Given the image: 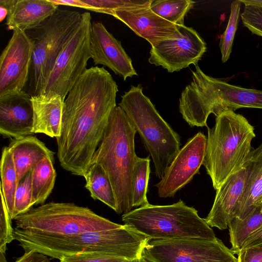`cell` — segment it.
I'll return each mask as SVG.
<instances>
[{
	"instance_id": "6da1fadb",
	"label": "cell",
	"mask_w": 262,
	"mask_h": 262,
	"mask_svg": "<svg viewBox=\"0 0 262 262\" xmlns=\"http://www.w3.org/2000/svg\"><path fill=\"white\" fill-rule=\"evenodd\" d=\"M118 85L103 67L86 69L67 96L60 136L56 138L61 167L84 177L116 106Z\"/></svg>"
},
{
	"instance_id": "7a4b0ae2",
	"label": "cell",
	"mask_w": 262,
	"mask_h": 262,
	"mask_svg": "<svg viewBox=\"0 0 262 262\" xmlns=\"http://www.w3.org/2000/svg\"><path fill=\"white\" fill-rule=\"evenodd\" d=\"M14 220V239L19 246L123 226L99 215L88 207L73 203L49 202L32 208Z\"/></svg>"
},
{
	"instance_id": "3957f363",
	"label": "cell",
	"mask_w": 262,
	"mask_h": 262,
	"mask_svg": "<svg viewBox=\"0 0 262 262\" xmlns=\"http://www.w3.org/2000/svg\"><path fill=\"white\" fill-rule=\"evenodd\" d=\"M192 80L182 92L179 111L190 127H208L211 114L244 107L262 109V90L244 88L205 74L198 64Z\"/></svg>"
},
{
	"instance_id": "277c9868",
	"label": "cell",
	"mask_w": 262,
	"mask_h": 262,
	"mask_svg": "<svg viewBox=\"0 0 262 262\" xmlns=\"http://www.w3.org/2000/svg\"><path fill=\"white\" fill-rule=\"evenodd\" d=\"M135 128L119 105L112 112L102 139L91 164L99 165L108 176L117 203L118 214L133 208L132 180L137 156L135 152Z\"/></svg>"
},
{
	"instance_id": "5b68a950",
	"label": "cell",
	"mask_w": 262,
	"mask_h": 262,
	"mask_svg": "<svg viewBox=\"0 0 262 262\" xmlns=\"http://www.w3.org/2000/svg\"><path fill=\"white\" fill-rule=\"evenodd\" d=\"M208 128L203 165L217 190L232 174L244 167L252 151L255 137L254 127L243 115L225 111Z\"/></svg>"
},
{
	"instance_id": "8992f818",
	"label": "cell",
	"mask_w": 262,
	"mask_h": 262,
	"mask_svg": "<svg viewBox=\"0 0 262 262\" xmlns=\"http://www.w3.org/2000/svg\"><path fill=\"white\" fill-rule=\"evenodd\" d=\"M121 97L119 106L126 114L149 153L156 177L162 179L180 149V136L143 94L141 84L132 85Z\"/></svg>"
},
{
	"instance_id": "52a82bcc",
	"label": "cell",
	"mask_w": 262,
	"mask_h": 262,
	"mask_svg": "<svg viewBox=\"0 0 262 262\" xmlns=\"http://www.w3.org/2000/svg\"><path fill=\"white\" fill-rule=\"evenodd\" d=\"M122 220L149 240L217 238L198 211L181 200L171 205L138 207L122 214Z\"/></svg>"
},
{
	"instance_id": "ba28073f",
	"label": "cell",
	"mask_w": 262,
	"mask_h": 262,
	"mask_svg": "<svg viewBox=\"0 0 262 262\" xmlns=\"http://www.w3.org/2000/svg\"><path fill=\"white\" fill-rule=\"evenodd\" d=\"M149 239L129 226L85 232L75 236L24 244L25 250L34 251L59 259L81 253H99L128 260L141 258Z\"/></svg>"
},
{
	"instance_id": "9c48e42d",
	"label": "cell",
	"mask_w": 262,
	"mask_h": 262,
	"mask_svg": "<svg viewBox=\"0 0 262 262\" xmlns=\"http://www.w3.org/2000/svg\"><path fill=\"white\" fill-rule=\"evenodd\" d=\"M81 14L58 8L36 27L26 31L33 52L29 76L24 91L31 96L41 94L56 60L76 30Z\"/></svg>"
},
{
	"instance_id": "30bf717a",
	"label": "cell",
	"mask_w": 262,
	"mask_h": 262,
	"mask_svg": "<svg viewBox=\"0 0 262 262\" xmlns=\"http://www.w3.org/2000/svg\"><path fill=\"white\" fill-rule=\"evenodd\" d=\"M91 14L81 13L79 24L58 56L41 94L59 95L64 101L91 58Z\"/></svg>"
},
{
	"instance_id": "8fae6325",
	"label": "cell",
	"mask_w": 262,
	"mask_h": 262,
	"mask_svg": "<svg viewBox=\"0 0 262 262\" xmlns=\"http://www.w3.org/2000/svg\"><path fill=\"white\" fill-rule=\"evenodd\" d=\"M142 256L151 262H237L218 238L149 240Z\"/></svg>"
},
{
	"instance_id": "7c38bea8",
	"label": "cell",
	"mask_w": 262,
	"mask_h": 262,
	"mask_svg": "<svg viewBox=\"0 0 262 262\" xmlns=\"http://www.w3.org/2000/svg\"><path fill=\"white\" fill-rule=\"evenodd\" d=\"M207 137L199 132L189 138L166 169L164 176L155 186L160 198L174 197L199 173L203 165Z\"/></svg>"
},
{
	"instance_id": "4fadbf2b",
	"label": "cell",
	"mask_w": 262,
	"mask_h": 262,
	"mask_svg": "<svg viewBox=\"0 0 262 262\" xmlns=\"http://www.w3.org/2000/svg\"><path fill=\"white\" fill-rule=\"evenodd\" d=\"M179 30L181 33L179 38L162 41L151 47L150 63L161 66L169 73L198 64L206 51V42L192 27L184 25L179 26Z\"/></svg>"
},
{
	"instance_id": "5bb4252c",
	"label": "cell",
	"mask_w": 262,
	"mask_h": 262,
	"mask_svg": "<svg viewBox=\"0 0 262 262\" xmlns=\"http://www.w3.org/2000/svg\"><path fill=\"white\" fill-rule=\"evenodd\" d=\"M32 52V44L26 32L13 31L0 56V98L24 90Z\"/></svg>"
},
{
	"instance_id": "9a60e30c",
	"label": "cell",
	"mask_w": 262,
	"mask_h": 262,
	"mask_svg": "<svg viewBox=\"0 0 262 262\" xmlns=\"http://www.w3.org/2000/svg\"><path fill=\"white\" fill-rule=\"evenodd\" d=\"M91 58L95 65L107 67L126 80L138 74L130 57L117 39L100 22H93L90 32Z\"/></svg>"
},
{
	"instance_id": "2e32d148",
	"label": "cell",
	"mask_w": 262,
	"mask_h": 262,
	"mask_svg": "<svg viewBox=\"0 0 262 262\" xmlns=\"http://www.w3.org/2000/svg\"><path fill=\"white\" fill-rule=\"evenodd\" d=\"M114 17L122 21L136 34L155 46L167 39L181 36L179 25L170 23L154 13L149 7L113 12Z\"/></svg>"
},
{
	"instance_id": "e0dca14e",
	"label": "cell",
	"mask_w": 262,
	"mask_h": 262,
	"mask_svg": "<svg viewBox=\"0 0 262 262\" xmlns=\"http://www.w3.org/2000/svg\"><path fill=\"white\" fill-rule=\"evenodd\" d=\"M32 96L24 90L0 98V133L4 138L32 135Z\"/></svg>"
},
{
	"instance_id": "ac0fdd59",
	"label": "cell",
	"mask_w": 262,
	"mask_h": 262,
	"mask_svg": "<svg viewBox=\"0 0 262 262\" xmlns=\"http://www.w3.org/2000/svg\"><path fill=\"white\" fill-rule=\"evenodd\" d=\"M247 170L243 168L230 176L216 190L212 208L204 219L210 227L220 230L228 228L230 220L234 217L237 207L243 194Z\"/></svg>"
},
{
	"instance_id": "d6986e66",
	"label": "cell",
	"mask_w": 262,
	"mask_h": 262,
	"mask_svg": "<svg viewBox=\"0 0 262 262\" xmlns=\"http://www.w3.org/2000/svg\"><path fill=\"white\" fill-rule=\"evenodd\" d=\"M0 6L8 10L7 29L23 32L38 26L59 8L50 0H0Z\"/></svg>"
},
{
	"instance_id": "ffe728a7",
	"label": "cell",
	"mask_w": 262,
	"mask_h": 262,
	"mask_svg": "<svg viewBox=\"0 0 262 262\" xmlns=\"http://www.w3.org/2000/svg\"><path fill=\"white\" fill-rule=\"evenodd\" d=\"M32 133H41L51 138L60 136L64 101L59 95L33 96Z\"/></svg>"
},
{
	"instance_id": "44dd1931",
	"label": "cell",
	"mask_w": 262,
	"mask_h": 262,
	"mask_svg": "<svg viewBox=\"0 0 262 262\" xmlns=\"http://www.w3.org/2000/svg\"><path fill=\"white\" fill-rule=\"evenodd\" d=\"M244 166L247 170L245 188L234 216L241 220L253 212L262 193V144L252 150Z\"/></svg>"
},
{
	"instance_id": "7402d4cb",
	"label": "cell",
	"mask_w": 262,
	"mask_h": 262,
	"mask_svg": "<svg viewBox=\"0 0 262 262\" xmlns=\"http://www.w3.org/2000/svg\"><path fill=\"white\" fill-rule=\"evenodd\" d=\"M8 147L13 157L18 182L45 158L49 157L54 162V152L33 135L13 139Z\"/></svg>"
},
{
	"instance_id": "603a6c76",
	"label": "cell",
	"mask_w": 262,
	"mask_h": 262,
	"mask_svg": "<svg viewBox=\"0 0 262 262\" xmlns=\"http://www.w3.org/2000/svg\"><path fill=\"white\" fill-rule=\"evenodd\" d=\"M85 187L91 197L117 210V203L111 182L103 169L98 164H91L85 176Z\"/></svg>"
},
{
	"instance_id": "cb8c5ba5",
	"label": "cell",
	"mask_w": 262,
	"mask_h": 262,
	"mask_svg": "<svg viewBox=\"0 0 262 262\" xmlns=\"http://www.w3.org/2000/svg\"><path fill=\"white\" fill-rule=\"evenodd\" d=\"M54 162L49 157H46L31 169L32 197L34 205L44 204L54 188L57 176Z\"/></svg>"
},
{
	"instance_id": "d4e9b609",
	"label": "cell",
	"mask_w": 262,
	"mask_h": 262,
	"mask_svg": "<svg viewBox=\"0 0 262 262\" xmlns=\"http://www.w3.org/2000/svg\"><path fill=\"white\" fill-rule=\"evenodd\" d=\"M262 226V210L257 206L253 212L244 219L232 218L229 223L228 229L231 250L234 254L239 252L245 241Z\"/></svg>"
},
{
	"instance_id": "484cf974",
	"label": "cell",
	"mask_w": 262,
	"mask_h": 262,
	"mask_svg": "<svg viewBox=\"0 0 262 262\" xmlns=\"http://www.w3.org/2000/svg\"><path fill=\"white\" fill-rule=\"evenodd\" d=\"M1 177L0 192L4 198L9 214L12 220L15 194L18 182L13 157L8 146L4 147L2 150Z\"/></svg>"
},
{
	"instance_id": "4316f807",
	"label": "cell",
	"mask_w": 262,
	"mask_h": 262,
	"mask_svg": "<svg viewBox=\"0 0 262 262\" xmlns=\"http://www.w3.org/2000/svg\"><path fill=\"white\" fill-rule=\"evenodd\" d=\"M149 157L137 156L132 180V193L133 207L149 204L147 191L150 172Z\"/></svg>"
},
{
	"instance_id": "83f0119b",
	"label": "cell",
	"mask_w": 262,
	"mask_h": 262,
	"mask_svg": "<svg viewBox=\"0 0 262 262\" xmlns=\"http://www.w3.org/2000/svg\"><path fill=\"white\" fill-rule=\"evenodd\" d=\"M195 2L191 0H155L150 8L156 14L175 25H184V18Z\"/></svg>"
},
{
	"instance_id": "f1b7e54d",
	"label": "cell",
	"mask_w": 262,
	"mask_h": 262,
	"mask_svg": "<svg viewBox=\"0 0 262 262\" xmlns=\"http://www.w3.org/2000/svg\"><path fill=\"white\" fill-rule=\"evenodd\" d=\"M89 10L112 15L119 10L149 7L153 0H83Z\"/></svg>"
},
{
	"instance_id": "f546056e",
	"label": "cell",
	"mask_w": 262,
	"mask_h": 262,
	"mask_svg": "<svg viewBox=\"0 0 262 262\" xmlns=\"http://www.w3.org/2000/svg\"><path fill=\"white\" fill-rule=\"evenodd\" d=\"M241 4L240 0H236L231 3L227 26L220 39L221 59L224 63L229 59L232 52L235 34L239 21Z\"/></svg>"
},
{
	"instance_id": "4dcf8cb0",
	"label": "cell",
	"mask_w": 262,
	"mask_h": 262,
	"mask_svg": "<svg viewBox=\"0 0 262 262\" xmlns=\"http://www.w3.org/2000/svg\"><path fill=\"white\" fill-rule=\"evenodd\" d=\"M32 197L31 170L19 182L15 192L12 220L30 210L34 206Z\"/></svg>"
},
{
	"instance_id": "1f68e13d",
	"label": "cell",
	"mask_w": 262,
	"mask_h": 262,
	"mask_svg": "<svg viewBox=\"0 0 262 262\" xmlns=\"http://www.w3.org/2000/svg\"><path fill=\"white\" fill-rule=\"evenodd\" d=\"M1 193V192H0ZM0 210V253H6L7 245L14 239L11 219L9 214L4 198L1 193Z\"/></svg>"
},
{
	"instance_id": "d6a6232c",
	"label": "cell",
	"mask_w": 262,
	"mask_h": 262,
	"mask_svg": "<svg viewBox=\"0 0 262 262\" xmlns=\"http://www.w3.org/2000/svg\"><path fill=\"white\" fill-rule=\"evenodd\" d=\"M241 17L245 27L253 34L262 37V7L245 5Z\"/></svg>"
},
{
	"instance_id": "836d02e7",
	"label": "cell",
	"mask_w": 262,
	"mask_h": 262,
	"mask_svg": "<svg viewBox=\"0 0 262 262\" xmlns=\"http://www.w3.org/2000/svg\"><path fill=\"white\" fill-rule=\"evenodd\" d=\"M60 262H126L128 260L123 257L99 253H81L62 256Z\"/></svg>"
},
{
	"instance_id": "e575fe53",
	"label": "cell",
	"mask_w": 262,
	"mask_h": 262,
	"mask_svg": "<svg viewBox=\"0 0 262 262\" xmlns=\"http://www.w3.org/2000/svg\"><path fill=\"white\" fill-rule=\"evenodd\" d=\"M237 262H262V243L242 249Z\"/></svg>"
},
{
	"instance_id": "d590c367",
	"label": "cell",
	"mask_w": 262,
	"mask_h": 262,
	"mask_svg": "<svg viewBox=\"0 0 262 262\" xmlns=\"http://www.w3.org/2000/svg\"><path fill=\"white\" fill-rule=\"evenodd\" d=\"M14 262H52L45 255L34 251H25L24 254L18 258Z\"/></svg>"
},
{
	"instance_id": "8d00e7d4",
	"label": "cell",
	"mask_w": 262,
	"mask_h": 262,
	"mask_svg": "<svg viewBox=\"0 0 262 262\" xmlns=\"http://www.w3.org/2000/svg\"><path fill=\"white\" fill-rule=\"evenodd\" d=\"M262 243V226L253 233L244 242L242 249Z\"/></svg>"
},
{
	"instance_id": "74e56055",
	"label": "cell",
	"mask_w": 262,
	"mask_h": 262,
	"mask_svg": "<svg viewBox=\"0 0 262 262\" xmlns=\"http://www.w3.org/2000/svg\"><path fill=\"white\" fill-rule=\"evenodd\" d=\"M244 5H250L262 7V0H240Z\"/></svg>"
},
{
	"instance_id": "f35d334b",
	"label": "cell",
	"mask_w": 262,
	"mask_h": 262,
	"mask_svg": "<svg viewBox=\"0 0 262 262\" xmlns=\"http://www.w3.org/2000/svg\"><path fill=\"white\" fill-rule=\"evenodd\" d=\"M7 9L3 6H0V21H2L5 18L7 17Z\"/></svg>"
},
{
	"instance_id": "ab89813d",
	"label": "cell",
	"mask_w": 262,
	"mask_h": 262,
	"mask_svg": "<svg viewBox=\"0 0 262 262\" xmlns=\"http://www.w3.org/2000/svg\"><path fill=\"white\" fill-rule=\"evenodd\" d=\"M126 262H151L150 261L145 258L144 257H142L138 260H127Z\"/></svg>"
},
{
	"instance_id": "60d3db41",
	"label": "cell",
	"mask_w": 262,
	"mask_h": 262,
	"mask_svg": "<svg viewBox=\"0 0 262 262\" xmlns=\"http://www.w3.org/2000/svg\"><path fill=\"white\" fill-rule=\"evenodd\" d=\"M257 206L260 207L262 210V193L257 201L256 207Z\"/></svg>"
}]
</instances>
